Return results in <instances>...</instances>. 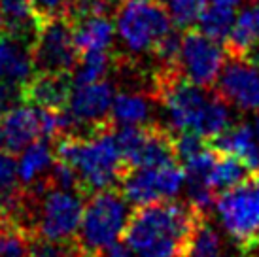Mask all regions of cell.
<instances>
[{
  "label": "cell",
  "instance_id": "cell-1",
  "mask_svg": "<svg viewBox=\"0 0 259 257\" xmlns=\"http://www.w3.org/2000/svg\"><path fill=\"white\" fill-rule=\"evenodd\" d=\"M53 151L55 157L74 168L83 197L117 187L131 168L115 140L112 123L89 135L59 136L53 140Z\"/></svg>",
  "mask_w": 259,
  "mask_h": 257
},
{
  "label": "cell",
  "instance_id": "cell-2",
  "mask_svg": "<svg viewBox=\"0 0 259 257\" xmlns=\"http://www.w3.org/2000/svg\"><path fill=\"white\" fill-rule=\"evenodd\" d=\"M202 212L174 199L137 206L123 238L135 257H182L184 246Z\"/></svg>",
  "mask_w": 259,
  "mask_h": 257
},
{
  "label": "cell",
  "instance_id": "cell-3",
  "mask_svg": "<svg viewBox=\"0 0 259 257\" xmlns=\"http://www.w3.org/2000/svg\"><path fill=\"white\" fill-rule=\"evenodd\" d=\"M157 99L170 133H197L210 142L233 125L231 106L216 91L184 81L174 72L159 78Z\"/></svg>",
  "mask_w": 259,
  "mask_h": 257
},
{
  "label": "cell",
  "instance_id": "cell-4",
  "mask_svg": "<svg viewBox=\"0 0 259 257\" xmlns=\"http://www.w3.org/2000/svg\"><path fill=\"white\" fill-rule=\"evenodd\" d=\"M115 38L133 57L151 55L157 44L174 30L165 2L125 0L114 12Z\"/></svg>",
  "mask_w": 259,
  "mask_h": 257
},
{
  "label": "cell",
  "instance_id": "cell-5",
  "mask_svg": "<svg viewBox=\"0 0 259 257\" xmlns=\"http://www.w3.org/2000/svg\"><path fill=\"white\" fill-rule=\"evenodd\" d=\"M131 214L129 200L115 187L89 195L74 240L83 257H93L97 251L115 242L125 233Z\"/></svg>",
  "mask_w": 259,
  "mask_h": 257
},
{
  "label": "cell",
  "instance_id": "cell-6",
  "mask_svg": "<svg viewBox=\"0 0 259 257\" xmlns=\"http://www.w3.org/2000/svg\"><path fill=\"white\" fill-rule=\"evenodd\" d=\"M214 204L231 240L244 253L259 250V170L218 193Z\"/></svg>",
  "mask_w": 259,
  "mask_h": 257
},
{
  "label": "cell",
  "instance_id": "cell-7",
  "mask_svg": "<svg viewBox=\"0 0 259 257\" xmlns=\"http://www.w3.org/2000/svg\"><path fill=\"white\" fill-rule=\"evenodd\" d=\"M227 59L229 51L225 44L212 40L199 29L184 30L180 51L174 63V74L193 85L214 89Z\"/></svg>",
  "mask_w": 259,
  "mask_h": 257
},
{
  "label": "cell",
  "instance_id": "cell-8",
  "mask_svg": "<svg viewBox=\"0 0 259 257\" xmlns=\"http://www.w3.org/2000/svg\"><path fill=\"white\" fill-rule=\"evenodd\" d=\"M114 135L131 168L178 163L172 133L157 123L114 127Z\"/></svg>",
  "mask_w": 259,
  "mask_h": 257
},
{
  "label": "cell",
  "instance_id": "cell-9",
  "mask_svg": "<svg viewBox=\"0 0 259 257\" xmlns=\"http://www.w3.org/2000/svg\"><path fill=\"white\" fill-rule=\"evenodd\" d=\"M186 186V172L180 163L163 166H133L123 176L121 193L133 206L174 199Z\"/></svg>",
  "mask_w": 259,
  "mask_h": 257
},
{
  "label": "cell",
  "instance_id": "cell-10",
  "mask_svg": "<svg viewBox=\"0 0 259 257\" xmlns=\"http://www.w3.org/2000/svg\"><path fill=\"white\" fill-rule=\"evenodd\" d=\"M32 59L36 72L70 74L79 59L74 42L72 23L68 17L48 19L40 25L32 42Z\"/></svg>",
  "mask_w": 259,
  "mask_h": 257
},
{
  "label": "cell",
  "instance_id": "cell-11",
  "mask_svg": "<svg viewBox=\"0 0 259 257\" xmlns=\"http://www.w3.org/2000/svg\"><path fill=\"white\" fill-rule=\"evenodd\" d=\"M115 97V87L108 79H99L85 85H72V93L66 104V112L72 119V135L79 127H87L89 133L108 125L110 110Z\"/></svg>",
  "mask_w": 259,
  "mask_h": 257
},
{
  "label": "cell",
  "instance_id": "cell-12",
  "mask_svg": "<svg viewBox=\"0 0 259 257\" xmlns=\"http://www.w3.org/2000/svg\"><path fill=\"white\" fill-rule=\"evenodd\" d=\"M231 108L240 112H259V64L246 57L229 55L214 85Z\"/></svg>",
  "mask_w": 259,
  "mask_h": 257
},
{
  "label": "cell",
  "instance_id": "cell-13",
  "mask_svg": "<svg viewBox=\"0 0 259 257\" xmlns=\"http://www.w3.org/2000/svg\"><path fill=\"white\" fill-rule=\"evenodd\" d=\"M34 74L32 42L6 32L0 38V81L25 87Z\"/></svg>",
  "mask_w": 259,
  "mask_h": 257
},
{
  "label": "cell",
  "instance_id": "cell-14",
  "mask_svg": "<svg viewBox=\"0 0 259 257\" xmlns=\"http://www.w3.org/2000/svg\"><path fill=\"white\" fill-rule=\"evenodd\" d=\"M2 135L6 150L14 151L15 155L27 148L30 142L42 138L40 133V112L38 106L23 102L2 114Z\"/></svg>",
  "mask_w": 259,
  "mask_h": 257
},
{
  "label": "cell",
  "instance_id": "cell-15",
  "mask_svg": "<svg viewBox=\"0 0 259 257\" xmlns=\"http://www.w3.org/2000/svg\"><path fill=\"white\" fill-rule=\"evenodd\" d=\"M72 93L70 74L36 72L25 85V102L48 110H65Z\"/></svg>",
  "mask_w": 259,
  "mask_h": 257
},
{
  "label": "cell",
  "instance_id": "cell-16",
  "mask_svg": "<svg viewBox=\"0 0 259 257\" xmlns=\"http://www.w3.org/2000/svg\"><path fill=\"white\" fill-rule=\"evenodd\" d=\"M210 144L222 153L242 159L250 168L259 170V140L253 123H233L223 133L212 138Z\"/></svg>",
  "mask_w": 259,
  "mask_h": 257
},
{
  "label": "cell",
  "instance_id": "cell-17",
  "mask_svg": "<svg viewBox=\"0 0 259 257\" xmlns=\"http://www.w3.org/2000/svg\"><path fill=\"white\" fill-rule=\"evenodd\" d=\"M21 155L17 159V176H19V186L30 187L48 180L51 172V166L55 163V151L53 142L38 138L30 142L27 148L19 151Z\"/></svg>",
  "mask_w": 259,
  "mask_h": 257
},
{
  "label": "cell",
  "instance_id": "cell-18",
  "mask_svg": "<svg viewBox=\"0 0 259 257\" xmlns=\"http://www.w3.org/2000/svg\"><path fill=\"white\" fill-rule=\"evenodd\" d=\"M0 15L8 34L21 36L29 42H34L42 21L30 0H0Z\"/></svg>",
  "mask_w": 259,
  "mask_h": 257
},
{
  "label": "cell",
  "instance_id": "cell-19",
  "mask_svg": "<svg viewBox=\"0 0 259 257\" xmlns=\"http://www.w3.org/2000/svg\"><path fill=\"white\" fill-rule=\"evenodd\" d=\"M225 242L220 231L208 220V214L202 212L195 222L191 233L187 236L182 257H223Z\"/></svg>",
  "mask_w": 259,
  "mask_h": 257
},
{
  "label": "cell",
  "instance_id": "cell-20",
  "mask_svg": "<svg viewBox=\"0 0 259 257\" xmlns=\"http://www.w3.org/2000/svg\"><path fill=\"white\" fill-rule=\"evenodd\" d=\"M151 117V100L148 95L138 91H119L115 93L110 121L114 127L121 125H148Z\"/></svg>",
  "mask_w": 259,
  "mask_h": 257
},
{
  "label": "cell",
  "instance_id": "cell-21",
  "mask_svg": "<svg viewBox=\"0 0 259 257\" xmlns=\"http://www.w3.org/2000/svg\"><path fill=\"white\" fill-rule=\"evenodd\" d=\"M253 172V168H250L242 159L229 155V153H222L218 155V161L214 164V168L208 176V184L214 189V193H222L229 187L240 184L244 178H248Z\"/></svg>",
  "mask_w": 259,
  "mask_h": 257
},
{
  "label": "cell",
  "instance_id": "cell-22",
  "mask_svg": "<svg viewBox=\"0 0 259 257\" xmlns=\"http://www.w3.org/2000/svg\"><path fill=\"white\" fill-rule=\"evenodd\" d=\"M237 12H238L237 8H229V6L208 2V6L202 12L201 19H199L195 29H199L202 34H206L212 40L225 44L231 34L233 25H235Z\"/></svg>",
  "mask_w": 259,
  "mask_h": 257
},
{
  "label": "cell",
  "instance_id": "cell-23",
  "mask_svg": "<svg viewBox=\"0 0 259 257\" xmlns=\"http://www.w3.org/2000/svg\"><path fill=\"white\" fill-rule=\"evenodd\" d=\"M112 68V57L110 51H87L81 53L78 63L70 72L72 85H85L99 79H104Z\"/></svg>",
  "mask_w": 259,
  "mask_h": 257
},
{
  "label": "cell",
  "instance_id": "cell-24",
  "mask_svg": "<svg viewBox=\"0 0 259 257\" xmlns=\"http://www.w3.org/2000/svg\"><path fill=\"white\" fill-rule=\"evenodd\" d=\"M165 6L174 29L184 32L197 27L202 12L208 6V0H165Z\"/></svg>",
  "mask_w": 259,
  "mask_h": 257
},
{
  "label": "cell",
  "instance_id": "cell-25",
  "mask_svg": "<svg viewBox=\"0 0 259 257\" xmlns=\"http://www.w3.org/2000/svg\"><path fill=\"white\" fill-rule=\"evenodd\" d=\"M30 238L14 222L0 223V257H30Z\"/></svg>",
  "mask_w": 259,
  "mask_h": 257
},
{
  "label": "cell",
  "instance_id": "cell-26",
  "mask_svg": "<svg viewBox=\"0 0 259 257\" xmlns=\"http://www.w3.org/2000/svg\"><path fill=\"white\" fill-rule=\"evenodd\" d=\"M0 187L4 191H15L21 187L17 176V157L10 150H0Z\"/></svg>",
  "mask_w": 259,
  "mask_h": 257
},
{
  "label": "cell",
  "instance_id": "cell-27",
  "mask_svg": "<svg viewBox=\"0 0 259 257\" xmlns=\"http://www.w3.org/2000/svg\"><path fill=\"white\" fill-rule=\"evenodd\" d=\"M40 21L55 19V17H65L70 10V0H30Z\"/></svg>",
  "mask_w": 259,
  "mask_h": 257
},
{
  "label": "cell",
  "instance_id": "cell-28",
  "mask_svg": "<svg viewBox=\"0 0 259 257\" xmlns=\"http://www.w3.org/2000/svg\"><path fill=\"white\" fill-rule=\"evenodd\" d=\"M25 102V87L17 83L0 81V112L4 114Z\"/></svg>",
  "mask_w": 259,
  "mask_h": 257
},
{
  "label": "cell",
  "instance_id": "cell-29",
  "mask_svg": "<svg viewBox=\"0 0 259 257\" xmlns=\"http://www.w3.org/2000/svg\"><path fill=\"white\" fill-rule=\"evenodd\" d=\"M93 257H135V251L129 248V244L125 242H119V240H115L112 242L110 246L106 248H102L101 251H97Z\"/></svg>",
  "mask_w": 259,
  "mask_h": 257
},
{
  "label": "cell",
  "instance_id": "cell-30",
  "mask_svg": "<svg viewBox=\"0 0 259 257\" xmlns=\"http://www.w3.org/2000/svg\"><path fill=\"white\" fill-rule=\"evenodd\" d=\"M250 14H252V25H253V36H255V46H259V0L248 2ZM253 46V48H255Z\"/></svg>",
  "mask_w": 259,
  "mask_h": 257
},
{
  "label": "cell",
  "instance_id": "cell-31",
  "mask_svg": "<svg viewBox=\"0 0 259 257\" xmlns=\"http://www.w3.org/2000/svg\"><path fill=\"white\" fill-rule=\"evenodd\" d=\"M10 193L12 191H4L0 187V223L8 222V216H10Z\"/></svg>",
  "mask_w": 259,
  "mask_h": 257
},
{
  "label": "cell",
  "instance_id": "cell-32",
  "mask_svg": "<svg viewBox=\"0 0 259 257\" xmlns=\"http://www.w3.org/2000/svg\"><path fill=\"white\" fill-rule=\"evenodd\" d=\"M212 4H222V6H229V8H240L244 4V0H208Z\"/></svg>",
  "mask_w": 259,
  "mask_h": 257
},
{
  "label": "cell",
  "instance_id": "cell-33",
  "mask_svg": "<svg viewBox=\"0 0 259 257\" xmlns=\"http://www.w3.org/2000/svg\"><path fill=\"white\" fill-rule=\"evenodd\" d=\"M6 34V27H4V21H2V15H0V38Z\"/></svg>",
  "mask_w": 259,
  "mask_h": 257
},
{
  "label": "cell",
  "instance_id": "cell-34",
  "mask_svg": "<svg viewBox=\"0 0 259 257\" xmlns=\"http://www.w3.org/2000/svg\"><path fill=\"white\" fill-rule=\"evenodd\" d=\"M4 144V135H2V112H0V146Z\"/></svg>",
  "mask_w": 259,
  "mask_h": 257
},
{
  "label": "cell",
  "instance_id": "cell-35",
  "mask_svg": "<svg viewBox=\"0 0 259 257\" xmlns=\"http://www.w3.org/2000/svg\"><path fill=\"white\" fill-rule=\"evenodd\" d=\"M248 257H259V250L248 251Z\"/></svg>",
  "mask_w": 259,
  "mask_h": 257
},
{
  "label": "cell",
  "instance_id": "cell-36",
  "mask_svg": "<svg viewBox=\"0 0 259 257\" xmlns=\"http://www.w3.org/2000/svg\"><path fill=\"white\" fill-rule=\"evenodd\" d=\"M112 4H121V2H125V0H110Z\"/></svg>",
  "mask_w": 259,
  "mask_h": 257
},
{
  "label": "cell",
  "instance_id": "cell-37",
  "mask_svg": "<svg viewBox=\"0 0 259 257\" xmlns=\"http://www.w3.org/2000/svg\"><path fill=\"white\" fill-rule=\"evenodd\" d=\"M70 2H85V0H70Z\"/></svg>",
  "mask_w": 259,
  "mask_h": 257
},
{
  "label": "cell",
  "instance_id": "cell-38",
  "mask_svg": "<svg viewBox=\"0 0 259 257\" xmlns=\"http://www.w3.org/2000/svg\"><path fill=\"white\" fill-rule=\"evenodd\" d=\"M161 2H165V0H161Z\"/></svg>",
  "mask_w": 259,
  "mask_h": 257
}]
</instances>
